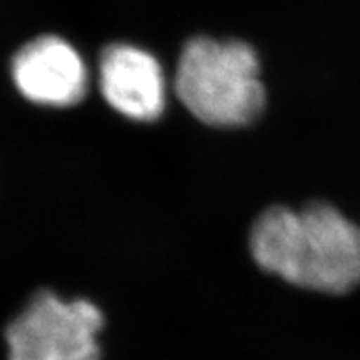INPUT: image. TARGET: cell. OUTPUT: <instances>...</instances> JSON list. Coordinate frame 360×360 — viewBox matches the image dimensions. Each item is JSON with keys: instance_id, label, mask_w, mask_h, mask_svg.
Instances as JSON below:
<instances>
[{"instance_id": "1", "label": "cell", "mask_w": 360, "mask_h": 360, "mask_svg": "<svg viewBox=\"0 0 360 360\" xmlns=\"http://www.w3.org/2000/svg\"><path fill=\"white\" fill-rule=\"evenodd\" d=\"M250 250L261 269L302 289L344 294L360 285V226L329 204L266 210Z\"/></svg>"}, {"instance_id": "2", "label": "cell", "mask_w": 360, "mask_h": 360, "mask_svg": "<svg viewBox=\"0 0 360 360\" xmlns=\"http://www.w3.org/2000/svg\"><path fill=\"white\" fill-rule=\"evenodd\" d=\"M175 92L195 118L214 127L248 125L265 107L259 59L243 41H188L176 65Z\"/></svg>"}, {"instance_id": "3", "label": "cell", "mask_w": 360, "mask_h": 360, "mask_svg": "<svg viewBox=\"0 0 360 360\" xmlns=\"http://www.w3.org/2000/svg\"><path fill=\"white\" fill-rule=\"evenodd\" d=\"M103 314L86 300L35 294L6 329L10 360H101Z\"/></svg>"}, {"instance_id": "4", "label": "cell", "mask_w": 360, "mask_h": 360, "mask_svg": "<svg viewBox=\"0 0 360 360\" xmlns=\"http://www.w3.org/2000/svg\"><path fill=\"white\" fill-rule=\"evenodd\" d=\"M11 79L28 101L43 107H74L89 89L81 53L59 35H39L11 59Z\"/></svg>"}, {"instance_id": "5", "label": "cell", "mask_w": 360, "mask_h": 360, "mask_svg": "<svg viewBox=\"0 0 360 360\" xmlns=\"http://www.w3.org/2000/svg\"><path fill=\"white\" fill-rule=\"evenodd\" d=\"M100 90L105 101L134 122H155L166 109V76L151 52L114 43L100 57Z\"/></svg>"}]
</instances>
